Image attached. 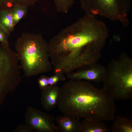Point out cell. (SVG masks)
Here are the masks:
<instances>
[{"instance_id": "1", "label": "cell", "mask_w": 132, "mask_h": 132, "mask_svg": "<svg viewBox=\"0 0 132 132\" xmlns=\"http://www.w3.org/2000/svg\"><path fill=\"white\" fill-rule=\"evenodd\" d=\"M109 36L105 23L86 15L62 30L48 44L55 73L67 74L85 65L97 62Z\"/></svg>"}, {"instance_id": "2", "label": "cell", "mask_w": 132, "mask_h": 132, "mask_svg": "<svg viewBox=\"0 0 132 132\" xmlns=\"http://www.w3.org/2000/svg\"><path fill=\"white\" fill-rule=\"evenodd\" d=\"M61 88L57 106L63 115L78 120H113L114 100L102 88H97L85 80H71Z\"/></svg>"}, {"instance_id": "3", "label": "cell", "mask_w": 132, "mask_h": 132, "mask_svg": "<svg viewBox=\"0 0 132 132\" xmlns=\"http://www.w3.org/2000/svg\"><path fill=\"white\" fill-rule=\"evenodd\" d=\"M15 47L21 68L26 76H35L51 70L48 44L41 35L23 34L17 39Z\"/></svg>"}, {"instance_id": "4", "label": "cell", "mask_w": 132, "mask_h": 132, "mask_svg": "<svg viewBox=\"0 0 132 132\" xmlns=\"http://www.w3.org/2000/svg\"><path fill=\"white\" fill-rule=\"evenodd\" d=\"M102 88L114 100L132 98V60L122 53L108 64Z\"/></svg>"}, {"instance_id": "5", "label": "cell", "mask_w": 132, "mask_h": 132, "mask_svg": "<svg viewBox=\"0 0 132 132\" xmlns=\"http://www.w3.org/2000/svg\"><path fill=\"white\" fill-rule=\"evenodd\" d=\"M86 15H98L117 21L125 27L129 24L131 0H79Z\"/></svg>"}, {"instance_id": "6", "label": "cell", "mask_w": 132, "mask_h": 132, "mask_svg": "<svg viewBox=\"0 0 132 132\" xmlns=\"http://www.w3.org/2000/svg\"><path fill=\"white\" fill-rule=\"evenodd\" d=\"M16 52L0 43V99L20 79L21 67Z\"/></svg>"}, {"instance_id": "7", "label": "cell", "mask_w": 132, "mask_h": 132, "mask_svg": "<svg viewBox=\"0 0 132 132\" xmlns=\"http://www.w3.org/2000/svg\"><path fill=\"white\" fill-rule=\"evenodd\" d=\"M106 68L97 62L82 66L67 75L69 80L90 81L96 83L103 82Z\"/></svg>"}, {"instance_id": "8", "label": "cell", "mask_w": 132, "mask_h": 132, "mask_svg": "<svg viewBox=\"0 0 132 132\" xmlns=\"http://www.w3.org/2000/svg\"><path fill=\"white\" fill-rule=\"evenodd\" d=\"M55 119L52 116L45 115L36 112L32 116L30 122L36 130L42 132H56L57 126L55 125Z\"/></svg>"}, {"instance_id": "9", "label": "cell", "mask_w": 132, "mask_h": 132, "mask_svg": "<svg viewBox=\"0 0 132 132\" xmlns=\"http://www.w3.org/2000/svg\"><path fill=\"white\" fill-rule=\"evenodd\" d=\"M61 90V88L57 84L49 85L43 90L42 102L46 110L53 109L57 106Z\"/></svg>"}, {"instance_id": "10", "label": "cell", "mask_w": 132, "mask_h": 132, "mask_svg": "<svg viewBox=\"0 0 132 132\" xmlns=\"http://www.w3.org/2000/svg\"><path fill=\"white\" fill-rule=\"evenodd\" d=\"M57 126L56 132H78L80 121L73 117L63 115L56 117Z\"/></svg>"}, {"instance_id": "11", "label": "cell", "mask_w": 132, "mask_h": 132, "mask_svg": "<svg viewBox=\"0 0 132 132\" xmlns=\"http://www.w3.org/2000/svg\"><path fill=\"white\" fill-rule=\"evenodd\" d=\"M110 131V129L102 121L85 119L80 122L78 132H109Z\"/></svg>"}, {"instance_id": "12", "label": "cell", "mask_w": 132, "mask_h": 132, "mask_svg": "<svg viewBox=\"0 0 132 132\" xmlns=\"http://www.w3.org/2000/svg\"><path fill=\"white\" fill-rule=\"evenodd\" d=\"M112 132H132V120L121 116L114 118Z\"/></svg>"}, {"instance_id": "13", "label": "cell", "mask_w": 132, "mask_h": 132, "mask_svg": "<svg viewBox=\"0 0 132 132\" xmlns=\"http://www.w3.org/2000/svg\"><path fill=\"white\" fill-rule=\"evenodd\" d=\"M0 25L10 34L14 30V23L11 9L0 11Z\"/></svg>"}, {"instance_id": "14", "label": "cell", "mask_w": 132, "mask_h": 132, "mask_svg": "<svg viewBox=\"0 0 132 132\" xmlns=\"http://www.w3.org/2000/svg\"><path fill=\"white\" fill-rule=\"evenodd\" d=\"M39 0H0V11L11 9L18 6H28Z\"/></svg>"}, {"instance_id": "15", "label": "cell", "mask_w": 132, "mask_h": 132, "mask_svg": "<svg viewBox=\"0 0 132 132\" xmlns=\"http://www.w3.org/2000/svg\"><path fill=\"white\" fill-rule=\"evenodd\" d=\"M28 7L25 6H18L11 9V15L15 26L26 15L28 12Z\"/></svg>"}, {"instance_id": "16", "label": "cell", "mask_w": 132, "mask_h": 132, "mask_svg": "<svg viewBox=\"0 0 132 132\" xmlns=\"http://www.w3.org/2000/svg\"><path fill=\"white\" fill-rule=\"evenodd\" d=\"M57 11L64 13H67L74 3V0H52Z\"/></svg>"}, {"instance_id": "17", "label": "cell", "mask_w": 132, "mask_h": 132, "mask_svg": "<svg viewBox=\"0 0 132 132\" xmlns=\"http://www.w3.org/2000/svg\"><path fill=\"white\" fill-rule=\"evenodd\" d=\"M66 79L64 74L59 72L55 73L52 76L48 77V82L49 85H52L57 84L60 81H64Z\"/></svg>"}, {"instance_id": "18", "label": "cell", "mask_w": 132, "mask_h": 132, "mask_svg": "<svg viewBox=\"0 0 132 132\" xmlns=\"http://www.w3.org/2000/svg\"><path fill=\"white\" fill-rule=\"evenodd\" d=\"M0 25V43L3 44L9 45V37L10 35Z\"/></svg>"}, {"instance_id": "19", "label": "cell", "mask_w": 132, "mask_h": 132, "mask_svg": "<svg viewBox=\"0 0 132 132\" xmlns=\"http://www.w3.org/2000/svg\"><path fill=\"white\" fill-rule=\"evenodd\" d=\"M48 77L45 75H43L38 79V83L39 86L43 90L49 86L48 82Z\"/></svg>"}]
</instances>
